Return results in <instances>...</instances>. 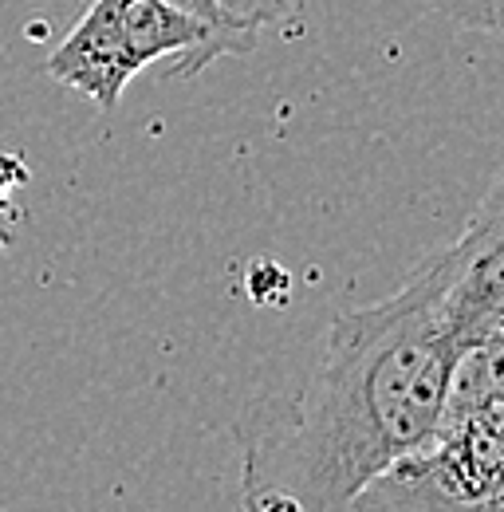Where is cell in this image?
Masks as SVG:
<instances>
[{
    "label": "cell",
    "mask_w": 504,
    "mask_h": 512,
    "mask_svg": "<svg viewBox=\"0 0 504 512\" xmlns=\"http://www.w3.org/2000/svg\"><path fill=\"white\" fill-rule=\"evenodd\" d=\"M292 0H213V8L221 12L225 24H233L237 32H249V36H260V28L284 20Z\"/></svg>",
    "instance_id": "4"
},
{
    "label": "cell",
    "mask_w": 504,
    "mask_h": 512,
    "mask_svg": "<svg viewBox=\"0 0 504 512\" xmlns=\"http://www.w3.org/2000/svg\"><path fill=\"white\" fill-rule=\"evenodd\" d=\"M501 186L394 296L331 323L323 363L245 453L249 509H347L438 426L465 347L504 335Z\"/></svg>",
    "instance_id": "1"
},
{
    "label": "cell",
    "mask_w": 504,
    "mask_h": 512,
    "mask_svg": "<svg viewBox=\"0 0 504 512\" xmlns=\"http://www.w3.org/2000/svg\"><path fill=\"white\" fill-rule=\"evenodd\" d=\"M438 12H445L449 20H457L461 28H473V32H489L497 36L501 32V8L504 0H430Z\"/></svg>",
    "instance_id": "5"
},
{
    "label": "cell",
    "mask_w": 504,
    "mask_h": 512,
    "mask_svg": "<svg viewBox=\"0 0 504 512\" xmlns=\"http://www.w3.org/2000/svg\"><path fill=\"white\" fill-rule=\"evenodd\" d=\"M170 4H178L182 12L197 16V20H205L209 28H229V32H237L233 24H225V20H221V12L213 8V0H170ZM245 36H249V32H245ZM252 40H256V36H252Z\"/></svg>",
    "instance_id": "7"
},
{
    "label": "cell",
    "mask_w": 504,
    "mask_h": 512,
    "mask_svg": "<svg viewBox=\"0 0 504 512\" xmlns=\"http://www.w3.org/2000/svg\"><path fill=\"white\" fill-rule=\"evenodd\" d=\"M504 398L441 414L434 434L367 481L347 509L501 512Z\"/></svg>",
    "instance_id": "3"
},
{
    "label": "cell",
    "mask_w": 504,
    "mask_h": 512,
    "mask_svg": "<svg viewBox=\"0 0 504 512\" xmlns=\"http://www.w3.org/2000/svg\"><path fill=\"white\" fill-rule=\"evenodd\" d=\"M24 182H28L24 162L16 154H0V205L8 201V193L16 190V186H24Z\"/></svg>",
    "instance_id": "6"
},
{
    "label": "cell",
    "mask_w": 504,
    "mask_h": 512,
    "mask_svg": "<svg viewBox=\"0 0 504 512\" xmlns=\"http://www.w3.org/2000/svg\"><path fill=\"white\" fill-rule=\"evenodd\" d=\"M252 48V36L209 28L170 0H91L44 71L99 111H111L142 67L174 56L178 75H197L221 56H245Z\"/></svg>",
    "instance_id": "2"
}]
</instances>
